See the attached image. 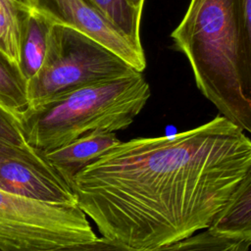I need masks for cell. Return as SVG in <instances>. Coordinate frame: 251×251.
Returning a JSON list of instances; mask_svg holds the SVG:
<instances>
[{
	"label": "cell",
	"instance_id": "6da1fadb",
	"mask_svg": "<svg viewBox=\"0 0 251 251\" xmlns=\"http://www.w3.org/2000/svg\"><path fill=\"white\" fill-rule=\"evenodd\" d=\"M251 169V137L222 115L177 133L121 141L73 179L103 237L149 251L209 228Z\"/></svg>",
	"mask_w": 251,
	"mask_h": 251
},
{
	"label": "cell",
	"instance_id": "7a4b0ae2",
	"mask_svg": "<svg viewBox=\"0 0 251 251\" xmlns=\"http://www.w3.org/2000/svg\"><path fill=\"white\" fill-rule=\"evenodd\" d=\"M201 93L251 135V97L240 0H190L171 33Z\"/></svg>",
	"mask_w": 251,
	"mask_h": 251
},
{
	"label": "cell",
	"instance_id": "3957f363",
	"mask_svg": "<svg viewBox=\"0 0 251 251\" xmlns=\"http://www.w3.org/2000/svg\"><path fill=\"white\" fill-rule=\"evenodd\" d=\"M150 95L143 74L135 71L27 108L19 121L26 143L47 153L90 131L126 129L145 107Z\"/></svg>",
	"mask_w": 251,
	"mask_h": 251
},
{
	"label": "cell",
	"instance_id": "277c9868",
	"mask_svg": "<svg viewBox=\"0 0 251 251\" xmlns=\"http://www.w3.org/2000/svg\"><path fill=\"white\" fill-rule=\"evenodd\" d=\"M135 71L99 42L71 26L54 23L43 67L27 82L28 108Z\"/></svg>",
	"mask_w": 251,
	"mask_h": 251
},
{
	"label": "cell",
	"instance_id": "5b68a950",
	"mask_svg": "<svg viewBox=\"0 0 251 251\" xmlns=\"http://www.w3.org/2000/svg\"><path fill=\"white\" fill-rule=\"evenodd\" d=\"M96 237L76 203L42 202L0 189L1 251H45Z\"/></svg>",
	"mask_w": 251,
	"mask_h": 251
},
{
	"label": "cell",
	"instance_id": "8992f818",
	"mask_svg": "<svg viewBox=\"0 0 251 251\" xmlns=\"http://www.w3.org/2000/svg\"><path fill=\"white\" fill-rule=\"evenodd\" d=\"M34 8L54 23L71 26L99 42L134 70H145L142 45L130 40L90 0H34Z\"/></svg>",
	"mask_w": 251,
	"mask_h": 251
},
{
	"label": "cell",
	"instance_id": "52a82bcc",
	"mask_svg": "<svg viewBox=\"0 0 251 251\" xmlns=\"http://www.w3.org/2000/svg\"><path fill=\"white\" fill-rule=\"evenodd\" d=\"M0 189L42 202L76 203L71 186L33 147L0 158Z\"/></svg>",
	"mask_w": 251,
	"mask_h": 251
},
{
	"label": "cell",
	"instance_id": "ba28073f",
	"mask_svg": "<svg viewBox=\"0 0 251 251\" xmlns=\"http://www.w3.org/2000/svg\"><path fill=\"white\" fill-rule=\"evenodd\" d=\"M121 140L116 132L94 130L44 153L48 163L71 186L75 176Z\"/></svg>",
	"mask_w": 251,
	"mask_h": 251
},
{
	"label": "cell",
	"instance_id": "9c48e42d",
	"mask_svg": "<svg viewBox=\"0 0 251 251\" xmlns=\"http://www.w3.org/2000/svg\"><path fill=\"white\" fill-rule=\"evenodd\" d=\"M209 228L251 243V169Z\"/></svg>",
	"mask_w": 251,
	"mask_h": 251
},
{
	"label": "cell",
	"instance_id": "30bf717a",
	"mask_svg": "<svg viewBox=\"0 0 251 251\" xmlns=\"http://www.w3.org/2000/svg\"><path fill=\"white\" fill-rule=\"evenodd\" d=\"M53 25L50 18L35 8L27 17L22 37L20 61V69L27 82L43 67Z\"/></svg>",
	"mask_w": 251,
	"mask_h": 251
},
{
	"label": "cell",
	"instance_id": "8fae6325",
	"mask_svg": "<svg viewBox=\"0 0 251 251\" xmlns=\"http://www.w3.org/2000/svg\"><path fill=\"white\" fill-rule=\"evenodd\" d=\"M34 0H0V52L20 68L21 44Z\"/></svg>",
	"mask_w": 251,
	"mask_h": 251
},
{
	"label": "cell",
	"instance_id": "7c38bea8",
	"mask_svg": "<svg viewBox=\"0 0 251 251\" xmlns=\"http://www.w3.org/2000/svg\"><path fill=\"white\" fill-rule=\"evenodd\" d=\"M28 105L27 80L21 69L0 52V106L19 120Z\"/></svg>",
	"mask_w": 251,
	"mask_h": 251
},
{
	"label": "cell",
	"instance_id": "4fadbf2b",
	"mask_svg": "<svg viewBox=\"0 0 251 251\" xmlns=\"http://www.w3.org/2000/svg\"><path fill=\"white\" fill-rule=\"evenodd\" d=\"M251 243L229 237L211 228L149 251H249Z\"/></svg>",
	"mask_w": 251,
	"mask_h": 251
},
{
	"label": "cell",
	"instance_id": "5bb4252c",
	"mask_svg": "<svg viewBox=\"0 0 251 251\" xmlns=\"http://www.w3.org/2000/svg\"><path fill=\"white\" fill-rule=\"evenodd\" d=\"M108 17L130 40L137 45L140 41V21L142 12L126 0H90Z\"/></svg>",
	"mask_w": 251,
	"mask_h": 251
},
{
	"label": "cell",
	"instance_id": "9a60e30c",
	"mask_svg": "<svg viewBox=\"0 0 251 251\" xmlns=\"http://www.w3.org/2000/svg\"><path fill=\"white\" fill-rule=\"evenodd\" d=\"M0 140L17 146H27L20 121L0 106Z\"/></svg>",
	"mask_w": 251,
	"mask_h": 251
},
{
	"label": "cell",
	"instance_id": "2e32d148",
	"mask_svg": "<svg viewBox=\"0 0 251 251\" xmlns=\"http://www.w3.org/2000/svg\"><path fill=\"white\" fill-rule=\"evenodd\" d=\"M45 251H130L123 245L114 242L106 237H96L93 240L68 244Z\"/></svg>",
	"mask_w": 251,
	"mask_h": 251
},
{
	"label": "cell",
	"instance_id": "e0dca14e",
	"mask_svg": "<svg viewBox=\"0 0 251 251\" xmlns=\"http://www.w3.org/2000/svg\"><path fill=\"white\" fill-rule=\"evenodd\" d=\"M240 9L248 67V92L251 97V0H240Z\"/></svg>",
	"mask_w": 251,
	"mask_h": 251
},
{
	"label": "cell",
	"instance_id": "ac0fdd59",
	"mask_svg": "<svg viewBox=\"0 0 251 251\" xmlns=\"http://www.w3.org/2000/svg\"><path fill=\"white\" fill-rule=\"evenodd\" d=\"M30 148H32V147L29 146V145H27V146H17V145L10 144V143H7L5 141L0 140V158L5 157V156L19 154V153H22V152H24L25 150H28Z\"/></svg>",
	"mask_w": 251,
	"mask_h": 251
},
{
	"label": "cell",
	"instance_id": "d6986e66",
	"mask_svg": "<svg viewBox=\"0 0 251 251\" xmlns=\"http://www.w3.org/2000/svg\"><path fill=\"white\" fill-rule=\"evenodd\" d=\"M126 1H127L128 4L131 5L133 8H135L136 10L142 12L143 7H144V1H145V0H126Z\"/></svg>",
	"mask_w": 251,
	"mask_h": 251
},
{
	"label": "cell",
	"instance_id": "ffe728a7",
	"mask_svg": "<svg viewBox=\"0 0 251 251\" xmlns=\"http://www.w3.org/2000/svg\"><path fill=\"white\" fill-rule=\"evenodd\" d=\"M0 251H1V250H0Z\"/></svg>",
	"mask_w": 251,
	"mask_h": 251
}]
</instances>
